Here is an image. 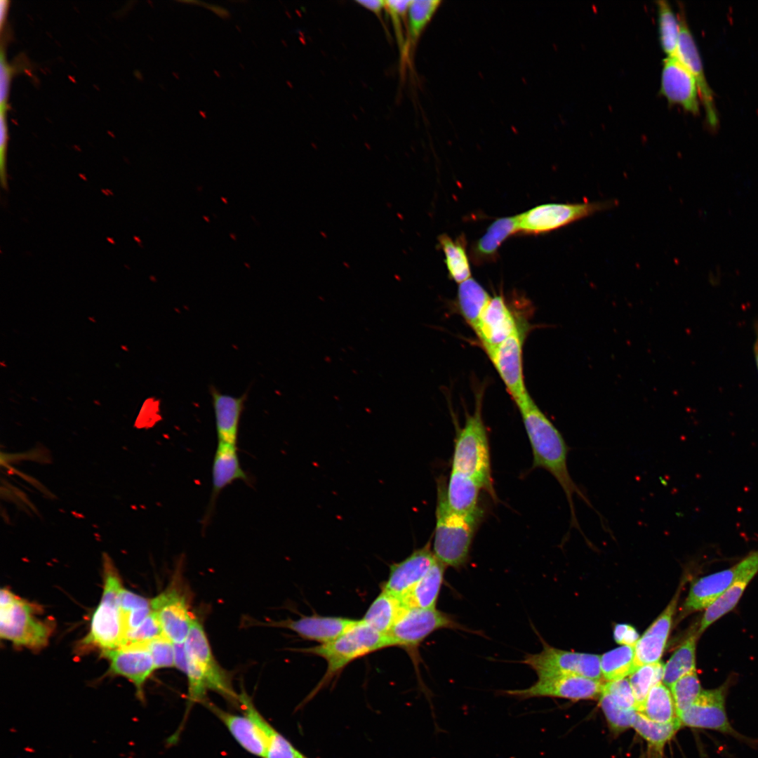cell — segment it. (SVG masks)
<instances>
[{
	"label": "cell",
	"mask_w": 758,
	"mask_h": 758,
	"mask_svg": "<svg viewBox=\"0 0 758 758\" xmlns=\"http://www.w3.org/2000/svg\"><path fill=\"white\" fill-rule=\"evenodd\" d=\"M520 412L533 453V468L547 471L562 488L570 510V528H576L585 538L576 517L573 498H580L593 507L586 494L572 479L568 467L569 447L562 434L552 421L538 407L531 397L517 406Z\"/></svg>",
	"instance_id": "obj_1"
},
{
	"label": "cell",
	"mask_w": 758,
	"mask_h": 758,
	"mask_svg": "<svg viewBox=\"0 0 758 758\" xmlns=\"http://www.w3.org/2000/svg\"><path fill=\"white\" fill-rule=\"evenodd\" d=\"M436 523L432 549L438 561L445 567L460 569L468 562L475 534L482 521V507L472 513L452 510L446 500V483L443 477L437 481Z\"/></svg>",
	"instance_id": "obj_2"
},
{
	"label": "cell",
	"mask_w": 758,
	"mask_h": 758,
	"mask_svg": "<svg viewBox=\"0 0 758 758\" xmlns=\"http://www.w3.org/2000/svg\"><path fill=\"white\" fill-rule=\"evenodd\" d=\"M190 703L207 702V692L214 691L239 707V695L230 677L215 659L203 625L194 619L184 642Z\"/></svg>",
	"instance_id": "obj_3"
},
{
	"label": "cell",
	"mask_w": 758,
	"mask_h": 758,
	"mask_svg": "<svg viewBox=\"0 0 758 758\" xmlns=\"http://www.w3.org/2000/svg\"><path fill=\"white\" fill-rule=\"evenodd\" d=\"M392 646L387 634L381 633L362 620L357 623L335 639L319 646L299 651L324 658L327 669L317 686L302 703L310 702L323 689L328 686L354 660L373 652Z\"/></svg>",
	"instance_id": "obj_4"
},
{
	"label": "cell",
	"mask_w": 758,
	"mask_h": 758,
	"mask_svg": "<svg viewBox=\"0 0 758 758\" xmlns=\"http://www.w3.org/2000/svg\"><path fill=\"white\" fill-rule=\"evenodd\" d=\"M481 409L482 392H478L473 413L467 415L463 427L457 432L451 470L472 479L496 501L489 440Z\"/></svg>",
	"instance_id": "obj_5"
},
{
	"label": "cell",
	"mask_w": 758,
	"mask_h": 758,
	"mask_svg": "<svg viewBox=\"0 0 758 758\" xmlns=\"http://www.w3.org/2000/svg\"><path fill=\"white\" fill-rule=\"evenodd\" d=\"M102 598L93 614L90 631L82 644L104 651L119 648L123 644L124 631L119 606V595L123 586L118 571L107 554L102 556Z\"/></svg>",
	"instance_id": "obj_6"
},
{
	"label": "cell",
	"mask_w": 758,
	"mask_h": 758,
	"mask_svg": "<svg viewBox=\"0 0 758 758\" xmlns=\"http://www.w3.org/2000/svg\"><path fill=\"white\" fill-rule=\"evenodd\" d=\"M0 636L16 646L40 649L48 644L52 623L37 617L39 607L6 588L0 593Z\"/></svg>",
	"instance_id": "obj_7"
},
{
	"label": "cell",
	"mask_w": 758,
	"mask_h": 758,
	"mask_svg": "<svg viewBox=\"0 0 758 758\" xmlns=\"http://www.w3.org/2000/svg\"><path fill=\"white\" fill-rule=\"evenodd\" d=\"M613 201L582 203H549L535 206L516 215L518 233L541 234L610 208Z\"/></svg>",
	"instance_id": "obj_8"
},
{
	"label": "cell",
	"mask_w": 758,
	"mask_h": 758,
	"mask_svg": "<svg viewBox=\"0 0 758 758\" xmlns=\"http://www.w3.org/2000/svg\"><path fill=\"white\" fill-rule=\"evenodd\" d=\"M441 629L467 630L451 615L435 609H405L387 634L392 646L415 653L432 633Z\"/></svg>",
	"instance_id": "obj_9"
},
{
	"label": "cell",
	"mask_w": 758,
	"mask_h": 758,
	"mask_svg": "<svg viewBox=\"0 0 758 758\" xmlns=\"http://www.w3.org/2000/svg\"><path fill=\"white\" fill-rule=\"evenodd\" d=\"M543 650L527 654L522 663L531 667L538 678L557 675H578L600 680V656L564 651L550 646L542 638Z\"/></svg>",
	"instance_id": "obj_10"
},
{
	"label": "cell",
	"mask_w": 758,
	"mask_h": 758,
	"mask_svg": "<svg viewBox=\"0 0 758 758\" xmlns=\"http://www.w3.org/2000/svg\"><path fill=\"white\" fill-rule=\"evenodd\" d=\"M754 570H758V550L729 568L695 580L682 606L680 618L706 609L737 580Z\"/></svg>",
	"instance_id": "obj_11"
},
{
	"label": "cell",
	"mask_w": 758,
	"mask_h": 758,
	"mask_svg": "<svg viewBox=\"0 0 758 758\" xmlns=\"http://www.w3.org/2000/svg\"><path fill=\"white\" fill-rule=\"evenodd\" d=\"M524 326L521 323L512 335L486 353L516 405L531 397L526 388L523 370V345L526 331Z\"/></svg>",
	"instance_id": "obj_12"
},
{
	"label": "cell",
	"mask_w": 758,
	"mask_h": 758,
	"mask_svg": "<svg viewBox=\"0 0 758 758\" xmlns=\"http://www.w3.org/2000/svg\"><path fill=\"white\" fill-rule=\"evenodd\" d=\"M603 686L601 680L578 675H557L538 678L526 689L506 690L502 693L519 700L541 697L578 700L599 698Z\"/></svg>",
	"instance_id": "obj_13"
},
{
	"label": "cell",
	"mask_w": 758,
	"mask_h": 758,
	"mask_svg": "<svg viewBox=\"0 0 758 758\" xmlns=\"http://www.w3.org/2000/svg\"><path fill=\"white\" fill-rule=\"evenodd\" d=\"M727 685L703 690L694 703L679 716L682 726L714 730L736 738L742 736L731 726L726 714Z\"/></svg>",
	"instance_id": "obj_14"
},
{
	"label": "cell",
	"mask_w": 758,
	"mask_h": 758,
	"mask_svg": "<svg viewBox=\"0 0 758 758\" xmlns=\"http://www.w3.org/2000/svg\"><path fill=\"white\" fill-rule=\"evenodd\" d=\"M102 651L109 663L110 672L130 681L135 688L137 698L145 703L144 686L156 670L146 644Z\"/></svg>",
	"instance_id": "obj_15"
},
{
	"label": "cell",
	"mask_w": 758,
	"mask_h": 758,
	"mask_svg": "<svg viewBox=\"0 0 758 758\" xmlns=\"http://www.w3.org/2000/svg\"><path fill=\"white\" fill-rule=\"evenodd\" d=\"M162 634L174 644L184 643L195 618L189 611L185 595L172 587L151 599Z\"/></svg>",
	"instance_id": "obj_16"
},
{
	"label": "cell",
	"mask_w": 758,
	"mask_h": 758,
	"mask_svg": "<svg viewBox=\"0 0 758 758\" xmlns=\"http://www.w3.org/2000/svg\"><path fill=\"white\" fill-rule=\"evenodd\" d=\"M660 92L670 104L686 111L699 112V92L696 79L677 56L666 57L663 62Z\"/></svg>",
	"instance_id": "obj_17"
},
{
	"label": "cell",
	"mask_w": 758,
	"mask_h": 758,
	"mask_svg": "<svg viewBox=\"0 0 758 758\" xmlns=\"http://www.w3.org/2000/svg\"><path fill=\"white\" fill-rule=\"evenodd\" d=\"M521 323L505 298L498 295L491 298L474 331L487 353L512 335Z\"/></svg>",
	"instance_id": "obj_18"
},
{
	"label": "cell",
	"mask_w": 758,
	"mask_h": 758,
	"mask_svg": "<svg viewBox=\"0 0 758 758\" xmlns=\"http://www.w3.org/2000/svg\"><path fill=\"white\" fill-rule=\"evenodd\" d=\"M436 561L431 540H429L405 559L390 566L388 578L383 584L382 590L401 598L427 573Z\"/></svg>",
	"instance_id": "obj_19"
},
{
	"label": "cell",
	"mask_w": 758,
	"mask_h": 758,
	"mask_svg": "<svg viewBox=\"0 0 758 758\" xmlns=\"http://www.w3.org/2000/svg\"><path fill=\"white\" fill-rule=\"evenodd\" d=\"M682 585L681 583L668 605L637 642L635 670L643 665L660 661L670 634Z\"/></svg>",
	"instance_id": "obj_20"
},
{
	"label": "cell",
	"mask_w": 758,
	"mask_h": 758,
	"mask_svg": "<svg viewBox=\"0 0 758 758\" xmlns=\"http://www.w3.org/2000/svg\"><path fill=\"white\" fill-rule=\"evenodd\" d=\"M679 18L681 28L677 56L694 77L707 121L712 127H715L718 124V116L713 93L705 76L698 49L686 19L681 15Z\"/></svg>",
	"instance_id": "obj_21"
},
{
	"label": "cell",
	"mask_w": 758,
	"mask_h": 758,
	"mask_svg": "<svg viewBox=\"0 0 758 758\" xmlns=\"http://www.w3.org/2000/svg\"><path fill=\"white\" fill-rule=\"evenodd\" d=\"M358 620L335 616L312 615L297 620L286 619L269 623V626L288 629L304 639L319 642H330L352 627Z\"/></svg>",
	"instance_id": "obj_22"
},
{
	"label": "cell",
	"mask_w": 758,
	"mask_h": 758,
	"mask_svg": "<svg viewBox=\"0 0 758 758\" xmlns=\"http://www.w3.org/2000/svg\"><path fill=\"white\" fill-rule=\"evenodd\" d=\"M218 441L237 444L246 394L233 396L210 388Z\"/></svg>",
	"instance_id": "obj_23"
},
{
	"label": "cell",
	"mask_w": 758,
	"mask_h": 758,
	"mask_svg": "<svg viewBox=\"0 0 758 758\" xmlns=\"http://www.w3.org/2000/svg\"><path fill=\"white\" fill-rule=\"evenodd\" d=\"M225 724L236 741L248 752L265 758L266 740L263 731L246 713L242 715L227 712L208 701L205 703Z\"/></svg>",
	"instance_id": "obj_24"
},
{
	"label": "cell",
	"mask_w": 758,
	"mask_h": 758,
	"mask_svg": "<svg viewBox=\"0 0 758 758\" xmlns=\"http://www.w3.org/2000/svg\"><path fill=\"white\" fill-rule=\"evenodd\" d=\"M249 482V477L240 464L237 444L218 441L212 466L211 512L219 494L234 481Z\"/></svg>",
	"instance_id": "obj_25"
},
{
	"label": "cell",
	"mask_w": 758,
	"mask_h": 758,
	"mask_svg": "<svg viewBox=\"0 0 758 758\" xmlns=\"http://www.w3.org/2000/svg\"><path fill=\"white\" fill-rule=\"evenodd\" d=\"M518 233L516 215L496 219L472 247L470 256L476 265L493 261L498 248L510 236Z\"/></svg>",
	"instance_id": "obj_26"
},
{
	"label": "cell",
	"mask_w": 758,
	"mask_h": 758,
	"mask_svg": "<svg viewBox=\"0 0 758 758\" xmlns=\"http://www.w3.org/2000/svg\"><path fill=\"white\" fill-rule=\"evenodd\" d=\"M446 568L437 560L427 573L400 598L403 606L406 609H435Z\"/></svg>",
	"instance_id": "obj_27"
},
{
	"label": "cell",
	"mask_w": 758,
	"mask_h": 758,
	"mask_svg": "<svg viewBox=\"0 0 758 758\" xmlns=\"http://www.w3.org/2000/svg\"><path fill=\"white\" fill-rule=\"evenodd\" d=\"M481 488L470 477L451 470L446 484V500L450 508L458 513L476 512L481 507L479 499Z\"/></svg>",
	"instance_id": "obj_28"
},
{
	"label": "cell",
	"mask_w": 758,
	"mask_h": 758,
	"mask_svg": "<svg viewBox=\"0 0 758 758\" xmlns=\"http://www.w3.org/2000/svg\"><path fill=\"white\" fill-rule=\"evenodd\" d=\"M405 609L399 597L382 590L361 620L375 630L387 634Z\"/></svg>",
	"instance_id": "obj_29"
},
{
	"label": "cell",
	"mask_w": 758,
	"mask_h": 758,
	"mask_svg": "<svg viewBox=\"0 0 758 758\" xmlns=\"http://www.w3.org/2000/svg\"><path fill=\"white\" fill-rule=\"evenodd\" d=\"M491 298L484 288L472 277L459 284L458 307L462 317L474 331Z\"/></svg>",
	"instance_id": "obj_30"
},
{
	"label": "cell",
	"mask_w": 758,
	"mask_h": 758,
	"mask_svg": "<svg viewBox=\"0 0 758 758\" xmlns=\"http://www.w3.org/2000/svg\"><path fill=\"white\" fill-rule=\"evenodd\" d=\"M757 572L758 570H754L740 577L712 604L705 609L699 627L697 629V632L699 636L710 625L731 611L736 606L746 587Z\"/></svg>",
	"instance_id": "obj_31"
},
{
	"label": "cell",
	"mask_w": 758,
	"mask_h": 758,
	"mask_svg": "<svg viewBox=\"0 0 758 758\" xmlns=\"http://www.w3.org/2000/svg\"><path fill=\"white\" fill-rule=\"evenodd\" d=\"M698 637L697 631L693 632L664 665L662 682L667 687H670L683 676L696 670V653Z\"/></svg>",
	"instance_id": "obj_32"
},
{
	"label": "cell",
	"mask_w": 758,
	"mask_h": 758,
	"mask_svg": "<svg viewBox=\"0 0 758 758\" xmlns=\"http://www.w3.org/2000/svg\"><path fill=\"white\" fill-rule=\"evenodd\" d=\"M244 712L249 715L263 731L266 740L265 758H300L302 753L262 717L253 703L247 704Z\"/></svg>",
	"instance_id": "obj_33"
},
{
	"label": "cell",
	"mask_w": 758,
	"mask_h": 758,
	"mask_svg": "<svg viewBox=\"0 0 758 758\" xmlns=\"http://www.w3.org/2000/svg\"><path fill=\"white\" fill-rule=\"evenodd\" d=\"M639 713L659 723H669L679 718L671 691L662 681L652 686Z\"/></svg>",
	"instance_id": "obj_34"
},
{
	"label": "cell",
	"mask_w": 758,
	"mask_h": 758,
	"mask_svg": "<svg viewBox=\"0 0 758 758\" xmlns=\"http://www.w3.org/2000/svg\"><path fill=\"white\" fill-rule=\"evenodd\" d=\"M448 275L451 279L460 284L471 278L469 259L465 250V240L462 237L453 240L446 234L439 237Z\"/></svg>",
	"instance_id": "obj_35"
},
{
	"label": "cell",
	"mask_w": 758,
	"mask_h": 758,
	"mask_svg": "<svg viewBox=\"0 0 758 758\" xmlns=\"http://www.w3.org/2000/svg\"><path fill=\"white\" fill-rule=\"evenodd\" d=\"M441 3L439 0L412 1L407 13L406 58Z\"/></svg>",
	"instance_id": "obj_36"
},
{
	"label": "cell",
	"mask_w": 758,
	"mask_h": 758,
	"mask_svg": "<svg viewBox=\"0 0 758 758\" xmlns=\"http://www.w3.org/2000/svg\"><path fill=\"white\" fill-rule=\"evenodd\" d=\"M635 646L623 645L600 656L602 677L608 681L629 677L635 671Z\"/></svg>",
	"instance_id": "obj_37"
},
{
	"label": "cell",
	"mask_w": 758,
	"mask_h": 758,
	"mask_svg": "<svg viewBox=\"0 0 758 758\" xmlns=\"http://www.w3.org/2000/svg\"><path fill=\"white\" fill-rule=\"evenodd\" d=\"M681 726L679 718L669 723H659L637 712L632 727L647 741L651 748L661 752L665 745L674 736Z\"/></svg>",
	"instance_id": "obj_38"
},
{
	"label": "cell",
	"mask_w": 758,
	"mask_h": 758,
	"mask_svg": "<svg viewBox=\"0 0 758 758\" xmlns=\"http://www.w3.org/2000/svg\"><path fill=\"white\" fill-rule=\"evenodd\" d=\"M656 4L660 46L667 57L677 56L681 28L679 18L668 1L660 0Z\"/></svg>",
	"instance_id": "obj_39"
},
{
	"label": "cell",
	"mask_w": 758,
	"mask_h": 758,
	"mask_svg": "<svg viewBox=\"0 0 758 758\" xmlns=\"http://www.w3.org/2000/svg\"><path fill=\"white\" fill-rule=\"evenodd\" d=\"M663 668L664 665L659 661L643 665L629 676L637 712L643 710L652 686L662 681Z\"/></svg>",
	"instance_id": "obj_40"
},
{
	"label": "cell",
	"mask_w": 758,
	"mask_h": 758,
	"mask_svg": "<svg viewBox=\"0 0 758 758\" xmlns=\"http://www.w3.org/2000/svg\"><path fill=\"white\" fill-rule=\"evenodd\" d=\"M670 688L678 717L694 703L703 691L696 670L683 676Z\"/></svg>",
	"instance_id": "obj_41"
},
{
	"label": "cell",
	"mask_w": 758,
	"mask_h": 758,
	"mask_svg": "<svg viewBox=\"0 0 758 758\" xmlns=\"http://www.w3.org/2000/svg\"><path fill=\"white\" fill-rule=\"evenodd\" d=\"M599 703L613 732L620 733L632 727L637 714L636 710L619 706L609 694L604 691L599 697Z\"/></svg>",
	"instance_id": "obj_42"
},
{
	"label": "cell",
	"mask_w": 758,
	"mask_h": 758,
	"mask_svg": "<svg viewBox=\"0 0 758 758\" xmlns=\"http://www.w3.org/2000/svg\"><path fill=\"white\" fill-rule=\"evenodd\" d=\"M411 0L385 1V11L391 18L401 55L406 58L407 13Z\"/></svg>",
	"instance_id": "obj_43"
},
{
	"label": "cell",
	"mask_w": 758,
	"mask_h": 758,
	"mask_svg": "<svg viewBox=\"0 0 758 758\" xmlns=\"http://www.w3.org/2000/svg\"><path fill=\"white\" fill-rule=\"evenodd\" d=\"M152 658L155 669L175 667L174 643L164 634L146 644Z\"/></svg>",
	"instance_id": "obj_44"
},
{
	"label": "cell",
	"mask_w": 758,
	"mask_h": 758,
	"mask_svg": "<svg viewBox=\"0 0 758 758\" xmlns=\"http://www.w3.org/2000/svg\"><path fill=\"white\" fill-rule=\"evenodd\" d=\"M161 634H163L158 619L152 611L136 629L126 634L121 646L145 644Z\"/></svg>",
	"instance_id": "obj_45"
},
{
	"label": "cell",
	"mask_w": 758,
	"mask_h": 758,
	"mask_svg": "<svg viewBox=\"0 0 758 758\" xmlns=\"http://www.w3.org/2000/svg\"><path fill=\"white\" fill-rule=\"evenodd\" d=\"M602 691L609 694L619 706L636 710L635 699L628 679L607 681L604 684Z\"/></svg>",
	"instance_id": "obj_46"
},
{
	"label": "cell",
	"mask_w": 758,
	"mask_h": 758,
	"mask_svg": "<svg viewBox=\"0 0 758 758\" xmlns=\"http://www.w3.org/2000/svg\"><path fill=\"white\" fill-rule=\"evenodd\" d=\"M13 67L8 62L3 48L0 54V112H7Z\"/></svg>",
	"instance_id": "obj_47"
},
{
	"label": "cell",
	"mask_w": 758,
	"mask_h": 758,
	"mask_svg": "<svg viewBox=\"0 0 758 758\" xmlns=\"http://www.w3.org/2000/svg\"><path fill=\"white\" fill-rule=\"evenodd\" d=\"M6 113L0 112V180L4 190H8L6 154L8 140Z\"/></svg>",
	"instance_id": "obj_48"
},
{
	"label": "cell",
	"mask_w": 758,
	"mask_h": 758,
	"mask_svg": "<svg viewBox=\"0 0 758 758\" xmlns=\"http://www.w3.org/2000/svg\"><path fill=\"white\" fill-rule=\"evenodd\" d=\"M119 606L121 616L138 609L152 607L151 600L124 587L119 595Z\"/></svg>",
	"instance_id": "obj_49"
},
{
	"label": "cell",
	"mask_w": 758,
	"mask_h": 758,
	"mask_svg": "<svg viewBox=\"0 0 758 758\" xmlns=\"http://www.w3.org/2000/svg\"><path fill=\"white\" fill-rule=\"evenodd\" d=\"M636 629L628 624H616L613 630V638L620 645L635 646L639 639Z\"/></svg>",
	"instance_id": "obj_50"
},
{
	"label": "cell",
	"mask_w": 758,
	"mask_h": 758,
	"mask_svg": "<svg viewBox=\"0 0 758 758\" xmlns=\"http://www.w3.org/2000/svg\"><path fill=\"white\" fill-rule=\"evenodd\" d=\"M356 3L365 9L372 12L381 18L382 12L385 11V1L383 0H357Z\"/></svg>",
	"instance_id": "obj_51"
},
{
	"label": "cell",
	"mask_w": 758,
	"mask_h": 758,
	"mask_svg": "<svg viewBox=\"0 0 758 758\" xmlns=\"http://www.w3.org/2000/svg\"><path fill=\"white\" fill-rule=\"evenodd\" d=\"M10 1L8 0H1L0 1V27L2 31L6 24L8 10H9Z\"/></svg>",
	"instance_id": "obj_52"
},
{
	"label": "cell",
	"mask_w": 758,
	"mask_h": 758,
	"mask_svg": "<svg viewBox=\"0 0 758 758\" xmlns=\"http://www.w3.org/2000/svg\"><path fill=\"white\" fill-rule=\"evenodd\" d=\"M754 357H755L757 366V368H758V336H757V340H756V341L754 343Z\"/></svg>",
	"instance_id": "obj_53"
},
{
	"label": "cell",
	"mask_w": 758,
	"mask_h": 758,
	"mask_svg": "<svg viewBox=\"0 0 758 758\" xmlns=\"http://www.w3.org/2000/svg\"><path fill=\"white\" fill-rule=\"evenodd\" d=\"M300 758H307V757H306L305 756H304V755H303V754H302L300 755Z\"/></svg>",
	"instance_id": "obj_54"
},
{
	"label": "cell",
	"mask_w": 758,
	"mask_h": 758,
	"mask_svg": "<svg viewBox=\"0 0 758 758\" xmlns=\"http://www.w3.org/2000/svg\"><path fill=\"white\" fill-rule=\"evenodd\" d=\"M757 336H758V324L757 325Z\"/></svg>",
	"instance_id": "obj_55"
}]
</instances>
